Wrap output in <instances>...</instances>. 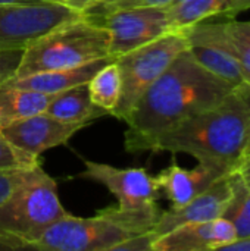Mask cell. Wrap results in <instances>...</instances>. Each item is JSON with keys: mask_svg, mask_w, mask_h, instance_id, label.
Here are the masks:
<instances>
[{"mask_svg": "<svg viewBox=\"0 0 250 251\" xmlns=\"http://www.w3.org/2000/svg\"><path fill=\"white\" fill-rule=\"evenodd\" d=\"M237 171L242 174V176H243L245 182H246V184L250 187V160H248V162H243Z\"/></svg>", "mask_w": 250, "mask_h": 251, "instance_id": "obj_30", "label": "cell"}, {"mask_svg": "<svg viewBox=\"0 0 250 251\" xmlns=\"http://www.w3.org/2000/svg\"><path fill=\"white\" fill-rule=\"evenodd\" d=\"M228 49L239 62L246 84H250V21H236L230 18L221 22Z\"/></svg>", "mask_w": 250, "mask_h": 251, "instance_id": "obj_21", "label": "cell"}, {"mask_svg": "<svg viewBox=\"0 0 250 251\" xmlns=\"http://www.w3.org/2000/svg\"><path fill=\"white\" fill-rule=\"evenodd\" d=\"M83 128L84 125L65 124L43 112L0 128V135L15 149L38 159L44 151L65 146Z\"/></svg>", "mask_w": 250, "mask_h": 251, "instance_id": "obj_11", "label": "cell"}, {"mask_svg": "<svg viewBox=\"0 0 250 251\" xmlns=\"http://www.w3.org/2000/svg\"><path fill=\"white\" fill-rule=\"evenodd\" d=\"M55 178L43 169L0 203V250H24L66 216Z\"/></svg>", "mask_w": 250, "mask_h": 251, "instance_id": "obj_5", "label": "cell"}, {"mask_svg": "<svg viewBox=\"0 0 250 251\" xmlns=\"http://www.w3.org/2000/svg\"><path fill=\"white\" fill-rule=\"evenodd\" d=\"M174 0H97L87 12L85 16H102L115 10L134 9V7H168Z\"/></svg>", "mask_w": 250, "mask_h": 251, "instance_id": "obj_22", "label": "cell"}, {"mask_svg": "<svg viewBox=\"0 0 250 251\" xmlns=\"http://www.w3.org/2000/svg\"><path fill=\"white\" fill-rule=\"evenodd\" d=\"M41 171L40 163L31 168H12L0 169V203L4 201L18 187L31 179Z\"/></svg>", "mask_w": 250, "mask_h": 251, "instance_id": "obj_23", "label": "cell"}, {"mask_svg": "<svg viewBox=\"0 0 250 251\" xmlns=\"http://www.w3.org/2000/svg\"><path fill=\"white\" fill-rule=\"evenodd\" d=\"M80 15L83 13L44 1L0 4V50L24 49L56 25Z\"/></svg>", "mask_w": 250, "mask_h": 251, "instance_id": "obj_8", "label": "cell"}, {"mask_svg": "<svg viewBox=\"0 0 250 251\" xmlns=\"http://www.w3.org/2000/svg\"><path fill=\"white\" fill-rule=\"evenodd\" d=\"M231 172L234 169L211 162H197L194 168L186 169L172 159L171 165L155 176V181L159 191L171 201V207H181Z\"/></svg>", "mask_w": 250, "mask_h": 251, "instance_id": "obj_12", "label": "cell"}, {"mask_svg": "<svg viewBox=\"0 0 250 251\" xmlns=\"http://www.w3.org/2000/svg\"><path fill=\"white\" fill-rule=\"evenodd\" d=\"M231 0H183L168 6L171 31H183L208 18L224 15Z\"/></svg>", "mask_w": 250, "mask_h": 251, "instance_id": "obj_19", "label": "cell"}, {"mask_svg": "<svg viewBox=\"0 0 250 251\" xmlns=\"http://www.w3.org/2000/svg\"><path fill=\"white\" fill-rule=\"evenodd\" d=\"M87 88L91 101L106 112V115H112L119 101L122 88L121 71L116 60H111L103 65L87 82Z\"/></svg>", "mask_w": 250, "mask_h": 251, "instance_id": "obj_18", "label": "cell"}, {"mask_svg": "<svg viewBox=\"0 0 250 251\" xmlns=\"http://www.w3.org/2000/svg\"><path fill=\"white\" fill-rule=\"evenodd\" d=\"M220 250L225 251H250V237L243 238V240H234L230 244H225Z\"/></svg>", "mask_w": 250, "mask_h": 251, "instance_id": "obj_29", "label": "cell"}, {"mask_svg": "<svg viewBox=\"0 0 250 251\" xmlns=\"http://www.w3.org/2000/svg\"><path fill=\"white\" fill-rule=\"evenodd\" d=\"M233 88L234 85L206 71L189 49L183 50L125 119V150L128 153L152 151L164 132L212 107Z\"/></svg>", "mask_w": 250, "mask_h": 251, "instance_id": "obj_1", "label": "cell"}, {"mask_svg": "<svg viewBox=\"0 0 250 251\" xmlns=\"http://www.w3.org/2000/svg\"><path fill=\"white\" fill-rule=\"evenodd\" d=\"M236 240L233 225L224 218L206 222L186 224L158 237L152 251H208L220 250Z\"/></svg>", "mask_w": 250, "mask_h": 251, "instance_id": "obj_14", "label": "cell"}, {"mask_svg": "<svg viewBox=\"0 0 250 251\" xmlns=\"http://www.w3.org/2000/svg\"><path fill=\"white\" fill-rule=\"evenodd\" d=\"M111 35L109 54L118 57L169 32L168 7H134L90 18Z\"/></svg>", "mask_w": 250, "mask_h": 251, "instance_id": "obj_9", "label": "cell"}, {"mask_svg": "<svg viewBox=\"0 0 250 251\" xmlns=\"http://www.w3.org/2000/svg\"><path fill=\"white\" fill-rule=\"evenodd\" d=\"M250 9V0H231L230 6L227 7V10L224 12V16L227 18H234L237 16L240 12L249 10Z\"/></svg>", "mask_w": 250, "mask_h": 251, "instance_id": "obj_28", "label": "cell"}, {"mask_svg": "<svg viewBox=\"0 0 250 251\" xmlns=\"http://www.w3.org/2000/svg\"><path fill=\"white\" fill-rule=\"evenodd\" d=\"M230 197H231V184H230V174H228L227 176H222L221 179L214 182L208 190L196 196L187 204L181 207H171L167 212H161L159 219L156 221L155 226L149 234L155 241L158 237L181 225L206 222L221 218Z\"/></svg>", "mask_w": 250, "mask_h": 251, "instance_id": "obj_13", "label": "cell"}, {"mask_svg": "<svg viewBox=\"0 0 250 251\" xmlns=\"http://www.w3.org/2000/svg\"><path fill=\"white\" fill-rule=\"evenodd\" d=\"M46 112L65 122V124H75V125H87L91 121L106 115L102 109H99L90 99L87 84H80L56 93Z\"/></svg>", "mask_w": 250, "mask_h": 251, "instance_id": "obj_16", "label": "cell"}, {"mask_svg": "<svg viewBox=\"0 0 250 251\" xmlns=\"http://www.w3.org/2000/svg\"><path fill=\"white\" fill-rule=\"evenodd\" d=\"M248 160H250V137L248 146H246V150H245V156H243V162H248Z\"/></svg>", "mask_w": 250, "mask_h": 251, "instance_id": "obj_32", "label": "cell"}, {"mask_svg": "<svg viewBox=\"0 0 250 251\" xmlns=\"http://www.w3.org/2000/svg\"><path fill=\"white\" fill-rule=\"evenodd\" d=\"M189 51L211 74L237 87L246 84L239 62L228 49L221 22L208 24L205 21L183 29Z\"/></svg>", "mask_w": 250, "mask_h": 251, "instance_id": "obj_10", "label": "cell"}, {"mask_svg": "<svg viewBox=\"0 0 250 251\" xmlns=\"http://www.w3.org/2000/svg\"><path fill=\"white\" fill-rule=\"evenodd\" d=\"M24 49H6L0 50V84L15 75L21 62Z\"/></svg>", "mask_w": 250, "mask_h": 251, "instance_id": "obj_25", "label": "cell"}, {"mask_svg": "<svg viewBox=\"0 0 250 251\" xmlns=\"http://www.w3.org/2000/svg\"><path fill=\"white\" fill-rule=\"evenodd\" d=\"M55 94H46L28 88H19L9 84H0V128L31 118L34 115L46 112L52 97Z\"/></svg>", "mask_w": 250, "mask_h": 251, "instance_id": "obj_17", "label": "cell"}, {"mask_svg": "<svg viewBox=\"0 0 250 251\" xmlns=\"http://www.w3.org/2000/svg\"><path fill=\"white\" fill-rule=\"evenodd\" d=\"M230 184L231 197L221 218L233 225L236 240H243L250 237V187L239 171L230 174Z\"/></svg>", "mask_w": 250, "mask_h": 251, "instance_id": "obj_20", "label": "cell"}, {"mask_svg": "<svg viewBox=\"0 0 250 251\" xmlns=\"http://www.w3.org/2000/svg\"><path fill=\"white\" fill-rule=\"evenodd\" d=\"M189 47L183 31H169L150 43L118 56L121 71V97L112 116L125 122L147 88L167 71L172 60Z\"/></svg>", "mask_w": 250, "mask_h": 251, "instance_id": "obj_6", "label": "cell"}, {"mask_svg": "<svg viewBox=\"0 0 250 251\" xmlns=\"http://www.w3.org/2000/svg\"><path fill=\"white\" fill-rule=\"evenodd\" d=\"M115 60V57H105L99 60L88 62L85 65H81L78 68L71 69H62V71H46V72H37L29 74L25 76H10L4 81V84L19 87V88H28L46 94H56L63 90H68L71 87L87 84L91 76L108 62Z\"/></svg>", "mask_w": 250, "mask_h": 251, "instance_id": "obj_15", "label": "cell"}, {"mask_svg": "<svg viewBox=\"0 0 250 251\" xmlns=\"http://www.w3.org/2000/svg\"><path fill=\"white\" fill-rule=\"evenodd\" d=\"M250 137V84L234 87L221 101L164 132L152 153H186L234 171L243 163Z\"/></svg>", "mask_w": 250, "mask_h": 251, "instance_id": "obj_2", "label": "cell"}, {"mask_svg": "<svg viewBox=\"0 0 250 251\" xmlns=\"http://www.w3.org/2000/svg\"><path fill=\"white\" fill-rule=\"evenodd\" d=\"M161 210L122 212L118 206L100 209L90 218L66 215L52 224L29 249L41 251H113L125 240L150 232Z\"/></svg>", "mask_w": 250, "mask_h": 251, "instance_id": "obj_3", "label": "cell"}, {"mask_svg": "<svg viewBox=\"0 0 250 251\" xmlns=\"http://www.w3.org/2000/svg\"><path fill=\"white\" fill-rule=\"evenodd\" d=\"M40 0H0V4H7V3H34Z\"/></svg>", "mask_w": 250, "mask_h": 251, "instance_id": "obj_31", "label": "cell"}, {"mask_svg": "<svg viewBox=\"0 0 250 251\" xmlns=\"http://www.w3.org/2000/svg\"><path fill=\"white\" fill-rule=\"evenodd\" d=\"M84 169L77 178L103 185L116 200L122 212L158 210L161 191L155 176L143 168H116L108 163L83 160Z\"/></svg>", "mask_w": 250, "mask_h": 251, "instance_id": "obj_7", "label": "cell"}, {"mask_svg": "<svg viewBox=\"0 0 250 251\" xmlns=\"http://www.w3.org/2000/svg\"><path fill=\"white\" fill-rule=\"evenodd\" d=\"M109 47L111 35L108 29L83 13L56 25L27 44L13 76L71 69L93 60L112 57Z\"/></svg>", "mask_w": 250, "mask_h": 251, "instance_id": "obj_4", "label": "cell"}, {"mask_svg": "<svg viewBox=\"0 0 250 251\" xmlns=\"http://www.w3.org/2000/svg\"><path fill=\"white\" fill-rule=\"evenodd\" d=\"M180 1H183V0H174V1L171 3V6H172V4H177V3H180Z\"/></svg>", "mask_w": 250, "mask_h": 251, "instance_id": "obj_33", "label": "cell"}, {"mask_svg": "<svg viewBox=\"0 0 250 251\" xmlns=\"http://www.w3.org/2000/svg\"><path fill=\"white\" fill-rule=\"evenodd\" d=\"M44 3H52V4H59L63 7H68L71 10H75L78 13L87 12L97 0H40Z\"/></svg>", "mask_w": 250, "mask_h": 251, "instance_id": "obj_27", "label": "cell"}, {"mask_svg": "<svg viewBox=\"0 0 250 251\" xmlns=\"http://www.w3.org/2000/svg\"><path fill=\"white\" fill-rule=\"evenodd\" d=\"M152 244H153V238L150 237L149 232H144L118 244L113 251H152Z\"/></svg>", "mask_w": 250, "mask_h": 251, "instance_id": "obj_26", "label": "cell"}, {"mask_svg": "<svg viewBox=\"0 0 250 251\" xmlns=\"http://www.w3.org/2000/svg\"><path fill=\"white\" fill-rule=\"evenodd\" d=\"M38 159L32 157L12 144H9L0 135V169H12V168H31L38 165Z\"/></svg>", "mask_w": 250, "mask_h": 251, "instance_id": "obj_24", "label": "cell"}]
</instances>
